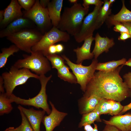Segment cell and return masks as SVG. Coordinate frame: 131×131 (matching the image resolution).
<instances>
[{
	"instance_id": "obj_44",
	"label": "cell",
	"mask_w": 131,
	"mask_h": 131,
	"mask_svg": "<svg viewBox=\"0 0 131 131\" xmlns=\"http://www.w3.org/2000/svg\"><path fill=\"white\" fill-rule=\"evenodd\" d=\"M4 10H1L0 11V23L3 20L4 18Z\"/></svg>"
},
{
	"instance_id": "obj_36",
	"label": "cell",
	"mask_w": 131,
	"mask_h": 131,
	"mask_svg": "<svg viewBox=\"0 0 131 131\" xmlns=\"http://www.w3.org/2000/svg\"><path fill=\"white\" fill-rule=\"evenodd\" d=\"M120 35L118 37V39L119 40L125 41L126 40L131 38V35L125 32L120 33Z\"/></svg>"
},
{
	"instance_id": "obj_15",
	"label": "cell",
	"mask_w": 131,
	"mask_h": 131,
	"mask_svg": "<svg viewBox=\"0 0 131 131\" xmlns=\"http://www.w3.org/2000/svg\"><path fill=\"white\" fill-rule=\"evenodd\" d=\"M94 40L95 41V46L92 53L94 55L95 59H97L103 52L106 53L108 52L109 49L115 44L113 38L110 39L106 36L102 37L98 33H96Z\"/></svg>"
},
{
	"instance_id": "obj_1",
	"label": "cell",
	"mask_w": 131,
	"mask_h": 131,
	"mask_svg": "<svg viewBox=\"0 0 131 131\" xmlns=\"http://www.w3.org/2000/svg\"><path fill=\"white\" fill-rule=\"evenodd\" d=\"M123 65L110 71H99L87 85L83 96H96L120 102L131 97V90L119 75Z\"/></svg>"
},
{
	"instance_id": "obj_25",
	"label": "cell",
	"mask_w": 131,
	"mask_h": 131,
	"mask_svg": "<svg viewBox=\"0 0 131 131\" xmlns=\"http://www.w3.org/2000/svg\"><path fill=\"white\" fill-rule=\"evenodd\" d=\"M70 68L65 65L57 69L58 77L61 79L70 83H77L76 77L70 71Z\"/></svg>"
},
{
	"instance_id": "obj_4",
	"label": "cell",
	"mask_w": 131,
	"mask_h": 131,
	"mask_svg": "<svg viewBox=\"0 0 131 131\" xmlns=\"http://www.w3.org/2000/svg\"><path fill=\"white\" fill-rule=\"evenodd\" d=\"M3 79L6 93L8 96L13 93L17 86L25 83L30 78L38 79L39 76L32 73L27 68L18 69L11 66L8 72L3 73L1 75Z\"/></svg>"
},
{
	"instance_id": "obj_7",
	"label": "cell",
	"mask_w": 131,
	"mask_h": 131,
	"mask_svg": "<svg viewBox=\"0 0 131 131\" xmlns=\"http://www.w3.org/2000/svg\"><path fill=\"white\" fill-rule=\"evenodd\" d=\"M61 56L72 70L77 79V83L80 86L81 89L84 92L87 85L94 76L98 63L97 59H94L90 65L85 66L82 65V63L76 64L73 63L64 55H62Z\"/></svg>"
},
{
	"instance_id": "obj_10",
	"label": "cell",
	"mask_w": 131,
	"mask_h": 131,
	"mask_svg": "<svg viewBox=\"0 0 131 131\" xmlns=\"http://www.w3.org/2000/svg\"><path fill=\"white\" fill-rule=\"evenodd\" d=\"M103 4L95 6L92 11L88 14L84 19L79 31L74 36L77 42H81L86 38L93 36L94 31L96 29L97 17Z\"/></svg>"
},
{
	"instance_id": "obj_49",
	"label": "cell",
	"mask_w": 131,
	"mask_h": 131,
	"mask_svg": "<svg viewBox=\"0 0 131 131\" xmlns=\"http://www.w3.org/2000/svg\"><path fill=\"white\" fill-rule=\"evenodd\" d=\"M115 0H109V3L110 5H111L113 2H115Z\"/></svg>"
},
{
	"instance_id": "obj_23",
	"label": "cell",
	"mask_w": 131,
	"mask_h": 131,
	"mask_svg": "<svg viewBox=\"0 0 131 131\" xmlns=\"http://www.w3.org/2000/svg\"><path fill=\"white\" fill-rule=\"evenodd\" d=\"M100 115L95 109L89 113L82 115L81 121L79 123L78 127L81 128L86 124H94L95 121L101 122Z\"/></svg>"
},
{
	"instance_id": "obj_9",
	"label": "cell",
	"mask_w": 131,
	"mask_h": 131,
	"mask_svg": "<svg viewBox=\"0 0 131 131\" xmlns=\"http://www.w3.org/2000/svg\"><path fill=\"white\" fill-rule=\"evenodd\" d=\"M70 39L69 34L53 26L43 34L40 41L32 48V51H40L46 57L48 55V49L50 46L60 41L67 42Z\"/></svg>"
},
{
	"instance_id": "obj_14",
	"label": "cell",
	"mask_w": 131,
	"mask_h": 131,
	"mask_svg": "<svg viewBox=\"0 0 131 131\" xmlns=\"http://www.w3.org/2000/svg\"><path fill=\"white\" fill-rule=\"evenodd\" d=\"M18 109H20L27 119L34 131H40V125L46 112L44 110H37L33 108H25L19 105Z\"/></svg>"
},
{
	"instance_id": "obj_38",
	"label": "cell",
	"mask_w": 131,
	"mask_h": 131,
	"mask_svg": "<svg viewBox=\"0 0 131 131\" xmlns=\"http://www.w3.org/2000/svg\"><path fill=\"white\" fill-rule=\"evenodd\" d=\"M50 1L49 0H40L39 1V3L42 7L46 8Z\"/></svg>"
},
{
	"instance_id": "obj_40",
	"label": "cell",
	"mask_w": 131,
	"mask_h": 131,
	"mask_svg": "<svg viewBox=\"0 0 131 131\" xmlns=\"http://www.w3.org/2000/svg\"><path fill=\"white\" fill-rule=\"evenodd\" d=\"M4 89L3 80L1 76H0V93H4Z\"/></svg>"
},
{
	"instance_id": "obj_12",
	"label": "cell",
	"mask_w": 131,
	"mask_h": 131,
	"mask_svg": "<svg viewBox=\"0 0 131 131\" xmlns=\"http://www.w3.org/2000/svg\"><path fill=\"white\" fill-rule=\"evenodd\" d=\"M22 8L17 0H11L4 10V19L0 23V28L4 29L15 20L23 16L24 14Z\"/></svg>"
},
{
	"instance_id": "obj_42",
	"label": "cell",
	"mask_w": 131,
	"mask_h": 131,
	"mask_svg": "<svg viewBox=\"0 0 131 131\" xmlns=\"http://www.w3.org/2000/svg\"><path fill=\"white\" fill-rule=\"evenodd\" d=\"M84 129L85 131H93L94 130L90 124H86L83 126Z\"/></svg>"
},
{
	"instance_id": "obj_16",
	"label": "cell",
	"mask_w": 131,
	"mask_h": 131,
	"mask_svg": "<svg viewBox=\"0 0 131 131\" xmlns=\"http://www.w3.org/2000/svg\"><path fill=\"white\" fill-rule=\"evenodd\" d=\"M102 120L105 124L114 126L121 131H131V114L115 115L108 120Z\"/></svg>"
},
{
	"instance_id": "obj_43",
	"label": "cell",
	"mask_w": 131,
	"mask_h": 131,
	"mask_svg": "<svg viewBox=\"0 0 131 131\" xmlns=\"http://www.w3.org/2000/svg\"><path fill=\"white\" fill-rule=\"evenodd\" d=\"M121 23L128 29L131 35V22H123Z\"/></svg>"
},
{
	"instance_id": "obj_19",
	"label": "cell",
	"mask_w": 131,
	"mask_h": 131,
	"mask_svg": "<svg viewBox=\"0 0 131 131\" xmlns=\"http://www.w3.org/2000/svg\"><path fill=\"white\" fill-rule=\"evenodd\" d=\"M101 99L95 96H83L78 101L79 113L82 115L93 110Z\"/></svg>"
},
{
	"instance_id": "obj_2",
	"label": "cell",
	"mask_w": 131,
	"mask_h": 131,
	"mask_svg": "<svg viewBox=\"0 0 131 131\" xmlns=\"http://www.w3.org/2000/svg\"><path fill=\"white\" fill-rule=\"evenodd\" d=\"M89 10V8H85L77 2L70 7H65L57 27L74 36L79 31Z\"/></svg>"
},
{
	"instance_id": "obj_27",
	"label": "cell",
	"mask_w": 131,
	"mask_h": 131,
	"mask_svg": "<svg viewBox=\"0 0 131 131\" xmlns=\"http://www.w3.org/2000/svg\"><path fill=\"white\" fill-rule=\"evenodd\" d=\"M115 101L110 99L103 98H101L95 109L101 115L108 114L109 110Z\"/></svg>"
},
{
	"instance_id": "obj_11",
	"label": "cell",
	"mask_w": 131,
	"mask_h": 131,
	"mask_svg": "<svg viewBox=\"0 0 131 131\" xmlns=\"http://www.w3.org/2000/svg\"><path fill=\"white\" fill-rule=\"evenodd\" d=\"M33 21L24 17L16 19L9 24L5 28L1 31V38L7 37L25 29L34 27Z\"/></svg>"
},
{
	"instance_id": "obj_31",
	"label": "cell",
	"mask_w": 131,
	"mask_h": 131,
	"mask_svg": "<svg viewBox=\"0 0 131 131\" xmlns=\"http://www.w3.org/2000/svg\"><path fill=\"white\" fill-rule=\"evenodd\" d=\"M18 2L22 7L26 11L30 10L34 5L36 0H18Z\"/></svg>"
},
{
	"instance_id": "obj_34",
	"label": "cell",
	"mask_w": 131,
	"mask_h": 131,
	"mask_svg": "<svg viewBox=\"0 0 131 131\" xmlns=\"http://www.w3.org/2000/svg\"><path fill=\"white\" fill-rule=\"evenodd\" d=\"M124 82L128 88L131 90V72H129L125 74L123 76Z\"/></svg>"
},
{
	"instance_id": "obj_46",
	"label": "cell",
	"mask_w": 131,
	"mask_h": 131,
	"mask_svg": "<svg viewBox=\"0 0 131 131\" xmlns=\"http://www.w3.org/2000/svg\"><path fill=\"white\" fill-rule=\"evenodd\" d=\"M4 131H17L16 128L13 127H10L7 128Z\"/></svg>"
},
{
	"instance_id": "obj_32",
	"label": "cell",
	"mask_w": 131,
	"mask_h": 131,
	"mask_svg": "<svg viewBox=\"0 0 131 131\" xmlns=\"http://www.w3.org/2000/svg\"><path fill=\"white\" fill-rule=\"evenodd\" d=\"M115 25L113 30L118 32H125L130 34L128 29L122 23L119 22H114L112 23L110 26Z\"/></svg>"
},
{
	"instance_id": "obj_18",
	"label": "cell",
	"mask_w": 131,
	"mask_h": 131,
	"mask_svg": "<svg viewBox=\"0 0 131 131\" xmlns=\"http://www.w3.org/2000/svg\"><path fill=\"white\" fill-rule=\"evenodd\" d=\"M63 1V0H52L47 7L53 26L57 27L60 21Z\"/></svg>"
},
{
	"instance_id": "obj_50",
	"label": "cell",
	"mask_w": 131,
	"mask_h": 131,
	"mask_svg": "<svg viewBox=\"0 0 131 131\" xmlns=\"http://www.w3.org/2000/svg\"><path fill=\"white\" fill-rule=\"evenodd\" d=\"M129 2H130V4L131 5V0H130L129 1Z\"/></svg>"
},
{
	"instance_id": "obj_45",
	"label": "cell",
	"mask_w": 131,
	"mask_h": 131,
	"mask_svg": "<svg viewBox=\"0 0 131 131\" xmlns=\"http://www.w3.org/2000/svg\"><path fill=\"white\" fill-rule=\"evenodd\" d=\"M123 65V66L126 65L131 67V58L129 59Z\"/></svg>"
},
{
	"instance_id": "obj_41",
	"label": "cell",
	"mask_w": 131,
	"mask_h": 131,
	"mask_svg": "<svg viewBox=\"0 0 131 131\" xmlns=\"http://www.w3.org/2000/svg\"><path fill=\"white\" fill-rule=\"evenodd\" d=\"M131 109V102L128 104L124 106L123 110L120 113L119 115L122 114Z\"/></svg>"
},
{
	"instance_id": "obj_21",
	"label": "cell",
	"mask_w": 131,
	"mask_h": 131,
	"mask_svg": "<svg viewBox=\"0 0 131 131\" xmlns=\"http://www.w3.org/2000/svg\"><path fill=\"white\" fill-rule=\"evenodd\" d=\"M107 0H104V3L99 10L96 20V29L99 28L106 21L111 13V6Z\"/></svg>"
},
{
	"instance_id": "obj_47",
	"label": "cell",
	"mask_w": 131,
	"mask_h": 131,
	"mask_svg": "<svg viewBox=\"0 0 131 131\" xmlns=\"http://www.w3.org/2000/svg\"><path fill=\"white\" fill-rule=\"evenodd\" d=\"M94 130L93 131H98V126L96 124L94 123Z\"/></svg>"
},
{
	"instance_id": "obj_13",
	"label": "cell",
	"mask_w": 131,
	"mask_h": 131,
	"mask_svg": "<svg viewBox=\"0 0 131 131\" xmlns=\"http://www.w3.org/2000/svg\"><path fill=\"white\" fill-rule=\"evenodd\" d=\"M49 102L51 107V112L48 115L44 116L42 122L45 127L46 131H53L67 115L66 113L57 110L50 101Z\"/></svg>"
},
{
	"instance_id": "obj_22",
	"label": "cell",
	"mask_w": 131,
	"mask_h": 131,
	"mask_svg": "<svg viewBox=\"0 0 131 131\" xmlns=\"http://www.w3.org/2000/svg\"><path fill=\"white\" fill-rule=\"evenodd\" d=\"M124 58L117 61L113 60L103 63H98L96 70L100 71L108 72L113 70L121 65H123L126 61Z\"/></svg>"
},
{
	"instance_id": "obj_26",
	"label": "cell",
	"mask_w": 131,
	"mask_h": 131,
	"mask_svg": "<svg viewBox=\"0 0 131 131\" xmlns=\"http://www.w3.org/2000/svg\"><path fill=\"white\" fill-rule=\"evenodd\" d=\"M11 102L9 97L6 93H0V115L8 114L13 109Z\"/></svg>"
},
{
	"instance_id": "obj_30",
	"label": "cell",
	"mask_w": 131,
	"mask_h": 131,
	"mask_svg": "<svg viewBox=\"0 0 131 131\" xmlns=\"http://www.w3.org/2000/svg\"><path fill=\"white\" fill-rule=\"evenodd\" d=\"M123 107L124 106L121 104L120 102L115 101L109 110L108 114L112 115H119Z\"/></svg>"
},
{
	"instance_id": "obj_5",
	"label": "cell",
	"mask_w": 131,
	"mask_h": 131,
	"mask_svg": "<svg viewBox=\"0 0 131 131\" xmlns=\"http://www.w3.org/2000/svg\"><path fill=\"white\" fill-rule=\"evenodd\" d=\"M52 77L51 75L48 77L45 75L39 76L38 80L41 85L40 91L35 96L28 99L22 98L17 97L13 93L9 96L12 103L25 106H32L39 109L41 108L48 115L51 112L47 102V96L46 93L47 84Z\"/></svg>"
},
{
	"instance_id": "obj_33",
	"label": "cell",
	"mask_w": 131,
	"mask_h": 131,
	"mask_svg": "<svg viewBox=\"0 0 131 131\" xmlns=\"http://www.w3.org/2000/svg\"><path fill=\"white\" fill-rule=\"evenodd\" d=\"M104 1L100 0H83L82 5L86 8H89L90 5H94L98 6L101 4H103Z\"/></svg>"
},
{
	"instance_id": "obj_35",
	"label": "cell",
	"mask_w": 131,
	"mask_h": 131,
	"mask_svg": "<svg viewBox=\"0 0 131 131\" xmlns=\"http://www.w3.org/2000/svg\"><path fill=\"white\" fill-rule=\"evenodd\" d=\"M102 131H121L115 126L113 125L106 124Z\"/></svg>"
},
{
	"instance_id": "obj_24",
	"label": "cell",
	"mask_w": 131,
	"mask_h": 131,
	"mask_svg": "<svg viewBox=\"0 0 131 131\" xmlns=\"http://www.w3.org/2000/svg\"><path fill=\"white\" fill-rule=\"evenodd\" d=\"M19 49L13 44L8 48H4L1 49L0 53V68L4 67L7 63L8 58L14 53L18 52Z\"/></svg>"
},
{
	"instance_id": "obj_20",
	"label": "cell",
	"mask_w": 131,
	"mask_h": 131,
	"mask_svg": "<svg viewBox=\"0 0 131 131\" xmlns=\"http://www.w3.org/2000/svg\"><path fill=\"white\" fill-rule=\"evenodd\" d=\"M122 6L120 11L116 14L110 16L106 21L108 26L114 22H131V11L128 9L122 0Z\"/></svg>"
},
{
	"instance_id": "obj_37",
	"label": "cell",
	"mask_w": 131,
	"mask_h": 131,
	"mask_svg": "<svg viewBox=\"0 0 131 131\" xmlns=\"http://www.w3.org/2000/svg\"><path fill=\"white\" fill-rule=\"evenodd\" d=\"M48 53L47 55L56 54L57 53L56 45L53 44L50 46L48 49Z\"/></svg>"
},
{
	"instance_id": "obj_28",
	"label": "cell",
	"mask_w": 131,
	"mask_h": 131,
	"mask_svg": "<svg viewBox=\"0 0 131 131\" xmlns=\"http://www.w3.org/2000/svg\"><path fill=\"white\" fill-rule=\"evenodd\" d=\"M46 57L50 62L53 68L57 69L65 65L64 59L56 54L49 55Z\"/></svg>"
},
{
	"instance_id": "obj_29",
	"label": "cell",
	"mask_w": 131,
	"mask_h": 131,
	"mask_svg": "<svg viewBox=\"0 0 131 131\" xmlns=\"http://www.w3.org/2000/svg\"><path fill=\"white\" fill-rule=\"evenodd\" d=\"M20 114L22 118L21 124L16 129L17 131H34L27 119L22 111L20 109Z\"/></svg>"
},
{
	"instance_id": "obj_48",
	"label": "cell",
	"mask_w": 131,
	"mask_h": 131,
	"mask_svg": "<svg viewBox=\"0 0 131 131\" xmlns=\"http://www.w3.org/2000/svg\"><path fill=\"white\" fill-rule=\"evenodd\" d=\"M68 1L70 3H73L74 4L77 3L78 1L77 0H69Z\"/></svg>"
},
{
	"instance_id": "obj_3",
	"label": "cell",
	"mask_w": 131,
	"mask_h": 131,
	"mask_svg": "<svg viewBox=\"0 0 131 131\" xmlns=\"http://www.w3.org/2000/svg\"><path fill=\"white\" fill-rule=\"evenodd\" d=\"M23 56L24 58L17 60L13 66L18 69H27L39 76L45 75L51 70L49 61L42 52L32 51L30 55Z\"/></svg>"
},
{
	"instance_id": "obj_8",
	"label": "cell",
	"mask_w": 131,
	"mask_h": 131,
	"mask_svg": "<svg viewBox=\"0 0 131 131\" xmlns=\"http://www.w3.org/2000/svg\"><path fill=\"white\" fill-rule=\"evenodd\" d=\"M23 16L33 21L42 33L48 31L53 27L47 8L42 7L39 0H36L32 7L29 10L26 11Z\"/></svg>"
},
{
	"instance_id": "obj_6",
	"label": "cell",
	"mask_w": 131,
	"mask_h": 131,
	"mask_svg": "<svg viewBox=\"0 0 131 131\" xmlns=\"http://www.w3.org/2000/svg\"><path fill=\"white\" fill-rule=\"evenodd\" d=\"M43 35L39 30L29 28L22 30L6 38L20 50L31 53L32 48L40 41Z\"/></svg>"
},
{
	"instance_id": "obj_17",
	"label": "cell",
	"mask_w": 131,
	"mask_h": 131,
	"mask_svg": "<svg viewBox=\"0 0 131 131\" xmlns=\"http://www.w3.org/2000/svg\"><path fill=\"white\" fill-rule=\"evenodd\" d=\"M95 37L93 36L86 38L84 43L80 47H78L73 50L76 54L77 64L82 63V61L86 59H91L94 56V55L90 52V48L93 41L94 40Z\"/></svg>"
},
{
	"instance_id": "obj_39",
	"label": "cell",
	"mask_w": 131,
	"mask_h": 131,
	"mask_svg": "<svg viewBox=\"0 0 131 131\" xmlns=\"http://www.w3.org/2000/svg\"><path fill=\"white\" fill-rule=\"evenodd\" d=\"M57 53H60L64 50V47L63 45L60 44L56 45Z\"/></svg>"
}]
</instances>
